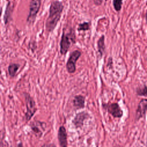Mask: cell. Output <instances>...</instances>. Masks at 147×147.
<instances>
[{"instance_id":"cell-1","label":"cell","mask_w":147,"mask_h":147,"mask_svg":"<svg viewBox=\"0 0 147 147\" xmlns=\"http://www.w3.org/2000/svg\"><path fill=\"white\" fill-rule=\"evenodd\" d=\"M64 5L60 1H54L51 3L48 16L45 22V30L48 33L54 30L59 22L64 9Z\"/></svg>"},{"instance_id":"cell-2","label":"cell","mask_w":147,"mask_h":147,"mask_svg":"<svg viewBox=\"0 0 147 147\" xmlns=\"http://www.w3.org/2000/svg\"><path fill=\"white\" fill-rule=\"evenodd\" d=\"M76 37L74 29L69 28L66 32L64 28L63 29L62 35L60 42V52L62 55H65L72 44L75 42Z\"/></svg>"},{"instance_id":"cell-3","label":"cell","mask_w":147,"mask_h":147,"mask_svg":"<svg viewBox=\"0 0 147 147\" xmlns=\"http://www.w3.org/2000/svg\"><path fill=\"white\" fill-rule=\"evenodd\" d=\"M25 101L26 111L25 114V118L26 122L29 121L37 110L36 102L28 93H24Z\"/></svg>"},{"instance_id":"cell-4","label":"cell","mask_w":147,"mask_h":147,"mask_svg":"<svg viewBox=\"0 0 147 147\" xmlns=\"http://www.w3.org/2000/svg\"><path fill=\"white\" fill-rule=\"evenodd\" d=\"M42 0H31L29 4V11L26 19L27 22L33 25L36 21L37 15L40 9Z\"/></svg>"},{"instance_id":"cell-5","label":"cell","mask_w":147,"mask_h":147,"mask_svg":"<svg viewBox=\"0 0 147 147\" xmlns=\"http://www.w3.org/2000/svg\"><path fill=\"white\" fill-rule=\"evenodd\" d=\"M102 108L115 118H121L123 116V111L118 103H103Z\"/></svg>"},{"instance_id":"cell-6","label":"cell","mask_w":147,"mask_h":147,"mask_svg":"<svg viewBox=\"0 0 147 147\" xmlns=\"http://www.w3.org/2000/svg\"><path fill=\"white\" fill-rule=\"evenodd\" d=\"M82 55V52L79 50L72 52L66 63V69L69 74H74L76 71V63Z\"/></svg>"},{"instance_id":"cell-7","label":"cell","mask_w":147,"mask_h":147,"mask_svg":"<svg viewBox=\"0 0 147 147\" xmlns=\"http://www.w3.org/2000/svg\"><path fill=\"white\" fill-rule=\"evenodd\" d=\"M30 126L36 137L40 138L45 131L47 123L42 121L35 120L30 123Z\"/></svg>"},{"instance_id":"cell-8","label":"cell","mask_w":147,"mask_h":147,"mask_svg":"<svg viewBox=\"0 0 147 147\" xmlns=\"http://www.w3.org/2000/svg\"><path fill=\"white\" fill-rule=\"evenodd\" d=\"M146 107H147V100L146 99H142L139 102L136 111V116L135 120L136 121H138L142 118L145 117L146 112Z\"/></svg>"},{"instance_id":"cell-9","label":"cell","mask_w":147,"mask_h":147,"mask_svg":"<svg viewBox=\"0 0 147 147\" xmlns=\"http://www.w3.org/2000/svg\"><path fill=\"white\" fill-rule=\"evenodd\" d=\"M89 117L88 113L86 111H81L76 114L72 120V123L75 128H81L84 124V121Z\"/></svg>"},{"instance_id":"cell-10","label":"cell","mask_w":147,"mask_h":147,"mask_svg":"<svg viewBox=\"0 0 147 147\" xmlns=\"http://www.w3.org/2000/svg\"><path fill=\"white\" fill-rule=\"evenodd\" d=\"M57 139L60 147H68L67 133L64 126H60L58 129Z\"/></svg>"},{"instance_id":"cell-11","label":"cell","mask_w":147,"mask_h":147,"mask_svg":"<svg viewBox=\"0 0 147 147\" xmlns=\"http://www.w3.org/2000/svg\"><path fill=\"white\" fill-rule=\"evenodd\" d=\"M72 104L76 109H83L85 106V97L82 95H75L73 98Z\"/></svg>"},{"instance_id":"cell-12","label":"cell","mask_w":147,"mask_h":147,"mask_svg":"<svg viewBox=\"0 0 147 147\" xmlns=\"http://www.w3.org/2000/svg\"><path fill=\"white\" fill-rule=\"evenodd\" d=\"M105 35L103 34L99 38L97 41V49L100 57H102V56L104 55L105 52L106 46H105Z\"/></svg>"},{"instance_id":"cell-13","label":"cell","mask_w":147,"mask_h":147,"mask_svg":"<svg viewBox=\"0 0 147 147\" xmlns=\"http://www.w3.org/2000/svg\"><path fill=\"white\" fill-rule=\"evenodd\" d=\"M20 64L17 63H11L9 65L8 71L9 75L11 77H14L16 76L18 69L20 68Z\"/></svg>"},{"instance_id":"cell-14","label":"cell","mask_w":147,"mask_h":147,"mask_svg":"<svg viewBox=\"0 0 147 147\" xmlns=\"http://www.w3.org/2000/svg\"><path fill=\"white\" fill-rule=\"evenodd\" d=\"M12 11H13V7L10 6V3H9L6 7V11L4 14V21L5 24H7L9 22Z\"/></svg>"},{"instance_id":"cell-15","label":"cell","mask_w":147,"mask_h":147,"mask_svg":"<svg viewBox=\"0 0 147 147\" xmlns=\"http://www.w3.org/2000/svg\"><path fill=\"white\" fill-rule=\"evenodd\" d=\"M136 94L141 96H146V86L145 84L144 86L138 87L136 90Z\"/></svg>"},{"instance_id":"cell-16","label":"cell","mask_w":147,"mask_h":147,"mask_svg":"<svg viewBox=\"0 0 147 147\" xmlns=\"http://www.w3.org/2000/svg\"><path fill=\"white\" fill-rule=\"evenodd\" d=\"M90 24L88 22H84L78 25V30L79 32L87 31L90 29Z\"/></svg>"},{"instance_id":"cell-17","label":"cell","mask_w":147,"mask_h":147,"mask_svg":"<svg viewBox=\"0 0 147 147\" xmlns=\"http://www.w3.org/2000/svg\"><path fill=\"white\" fill-rule=\"evenodd\" d=\"M123 0H113V5L115 11L119 12L122 9Z\"/></svg>"},{"instance_id":"cell-18","label":"cell","mask_w":147,"mask_h":147,"mask_svg":"<svg viewBox=\"0 0 147 147\" xmlns=\"http://www.w3.org/2000/svg\"><path fill=\"white\" fill-rule=\"evenodd\" d=\"M3 135V134H1V137H0V147H12L7 141L4 140Z\"/></svg>"},{"instance_id":"cell-19","label":"cell","mask_w":147,"mask_h":147,"mask_svg":"<svg viewBox=\"0 0 147 147\" xmlns=\"http://www.w3.org/2000/svg\"><path fill=\"white\" fill-rule=\"evenodd\" d=\"M41 147H56V146L54 144L48 143V144H44Z\"/></svg>"},{"instance_id":"cell-20","label":"cell","mask_w":147,"mask_h":147,"mask_svg":"<svg viewBox=\"0 0 147 147\" xmlns=\"http://www.w3.org/2000/svg\"><path fill=\"white\" fill-rule=\"evenodd\" d=\"M94 3L96 6H100L103 2V0H93Z\"/></svg>"},{"instance_id":"cell-21","label":"cell","mask_w":147,"mask_h":147,"mask_svg":"<svg viewBox=\"0 0 147 147\" xmlns=\"http://www.w3.org/2000/svg\"><path fill=\"white\" fill-rule=\"evenodd\" d=\"M17 147H23V145H22V142H20V143L17 145Z\"/></svg>"},{"instance_id":"cell-22","label":"cell","mask_w":147,"mask_h":147,"mask_svg":"<svg viewBox=\"0 0 147 147\" xmlns=\"http://www.w3.org/2000/svg\"><path fill=\"white\" fill-rule=\"evenodd\" d=\"M1 8L0 7V16H1Z\"/></svg>"}]
</instances>
